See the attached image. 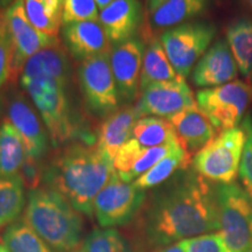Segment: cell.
<instances>
[{
	"label": "cell",
	"instance_id": "27",
	"mask_svg": "<svg viewBox=\"0 0 252 252\" xmlns=\"http://www.w3.org/2000/svg\"><path fill=\"white\" fill-rule=\"evenodd\" d=\"M24 181L20 175L0 176V229L15 222L25 208Z\"/></svg>",
	"mask_w": 252,
	"mask_h": 252
},
{
	"label": "cell",
	"instance_id": "5",
	"mask_svg": "<svg viewBox=\"0 0 252 252\" xmlns=\"http://www.w3.org/2000/svg\"><path fill=\"white\" fill-rule=\"evenodd\" d=\"M220 235L230 252H252V201L237 184L215 185Z\"/></svg>",
	"mask_w": 252,
	"mask_h": 252
},
{
	"label": "cell",
	"instance_id": "10",
	"mask_svg": "<svg viewBox=\"0 0 252 252\" xmlns=\"http://www.w3.org/2000/svg\"><path fill=\"white\" fill-rule=\"evenodd\" d=\"M110 53L84 60L78 68V81L88 109L99 116L116 111L119 103Z\"/></svg>",
	"mask_w": 252,
	"mask_h": 252
},
{
	"label": "cell",
	"instance_id": "25",
	"mask_svg": "<svg viewBox=\"0 0 252 252\" xmlns=\"http://www.w3.org/2000/svg\"><path fill=\"white\" fill-rule=\"evenodd\" d=\"M191 157L181 146V144H179L165 158H162L157 165H154L150 171L144 173L137 180H134L133 185L141 190L158 187V186L169 180L175 172L187 169Z\"/></svg>",
	"mask_w": 252,
	"mask_h": 252
},
{
	"label": "cell",
	"instance_id": "17",
	"mask_svg": "<svg viewBox=\"0 0 252 252\" xmlns=\"http://www.w3.org/2000/svg\"><path fill=\"white\" fill-rule=\"evenodd\" d=\"M141 5L139 0H113L100 9L99 24L110 42L121 43L132 39L141 24Z\"/></svg>",
	"mask_w": 252,
	"mask_h": 252
},
{
	"label": "cell",
	"instance_id": "26",
	"mask_svg": "<svg viewBox=\"0 0 252 252\" xmlns=\"http://www.w3.org/2000/svg\"><path fill=\"white\" fill-rule=\"evenodd\" d=\"M209 0H166L152 13V25L157 28L174 27L196 17L207 7Z\"/></svg>",
	"mask_w": 252,
	"mask_h": 252
},
{
	"label": "cell",
	"instance_id": "11",
	"mask_svg": "<svg viewBox=\"0 0 252 252\" xmlns=\"http://www.w3.org/2000/svg\"><path fill=\"white\" fill-rule=\"evenodd\" d=\"M4 18L13 52L9 78L14 80L28 59L60 41L58 37L45 35L31 24L25 9V0H14L4 11Z\"/></svg>",
	"mask_w": 252,
	"mask_h": 252
},
{
	"label": "cell",
	"instance_id": "6",
	"mask_svg": "<svg viewBox=\"0 0 252 252\" xmlns=\"http://www.w3.org/2000/svg\"><path fill=\"white\" fill-rule=\"evenodd\" d=\"M247 134L243 127L220 132L198 151L193 159L194 171L208 181L232 184L239 171Z\"/></svg>",
	"mask_w": 252,
	"mask_h": 252
},
{
	"label": "cell",
	"instance_id": "8",
	"mask_svg": "<svg viewBox=\"0 0 252 252\" xmlns=\"http://www.w3.org/2000/svg\"><path fill=\"white\" fill-rule=\"evenodd\" d=\"M216 35L214 25L204 21L186 23L165 31L160 42L173 68L182 78L189 76Z\"/></svg>",
	"mask_w": 252,
	"mask_h": 252
},
{
	"label": "cell",
	"instance_id": "21",
	"mask_svg": "<svg viewBox=\"0 0 252 252\" xmlns=\"http://www.w3.org/2000/svg\"><path fill=\"white\" fill-rule=\"evenodd\" d=\"M180 78L182 77L173 68L160 40H151L145 50L143 60L139 82L140 89L144 90L145 88L154 83L176 81Z\"/></svg>",
	"mask_w": 252,
	"mask_h": 252
},
{
	"label": "cell",
	"instance_id": "38",
	"mask_svg": "<svg viewBox=\"0 0 252 252\" xmlns=\"http://www.w3.org/2000/svg\"><path fill=\"white\" fill-rule=\"evenodd\" d=\"M94 1H96V4H97V6H98L99 9H103V8H105L108 5L111 4L113 0H94Z\"/></svg>",
	"mask_w": 252,
	"mask_h": 252
},
{
	"label": "cell",
	"instance_id": "44",
	"mask_svg": "<svg viewBox=\"0 0 252 252\" xmlns=\"http://www.w3.org/2000/svg\"><path fill=\"white\" fill-rule=\"evenodd\" d=\"M2 14H4V12H2V9H0V17H1Z\"/></svg>",
	"mask_w": 252,
	"mask_h": 252
},
{
	"label": "cell",
	"instance_id": "23",
	"mask_svg": "<svg viewBox=\"0 0 252 252\" xmlns=\"http://www.w3.org/2000/svg\"><path fill=\"white\" fill-rule=\"evenodd\" d=\"M26 157V149L20 134L6 119L0 125V176L18 175Z\"/></svg>",
	"mask_w": 252,
	"mask_h": 252
},
{
	"label": "cell",
	"instance_id": "45",
	"mask_svg": "<svg viewBox=\"0 0 252 252\" xmlns=\"http://www.w3.org/2000/svg\"><path fill=\"white\" fill-rule=\"evenodd\" d=\"M250 80H251V84H252V75L250 76Z\"/></svg>",
	"mask_w": 252,
	"mask_h": 252
},
{
	"label": "cell",
	"instance_id": "29",
	"mask_svg": "<svg viewBox=\"0 0 252 252\" xmlns=\"http://www.w3.org/2000/svg\"><path fill=\"white\" fill-rule=\"evenodd\" d=\"M2 243L9 252H55L23 219L6 228Z\"/></svg>",
	"mask_w": 252,
	"mask_h": 252
},
{
	"label": "cell",
	"instance_id": "19",
	"mask_svg": "<svg viewBox=\"0 0 252 252\" xmlns=\"http://www.w3.org/2000/svg\"><path fill=\"white\" fill-rule=\"evenodd\" d=\"M70 71L68 56L59 42L40 50L27 60L21 70L20 83L33 78L45 77L59 82L67 88L70 81Z\"/></svg>",
	"mask_w": 252,
	"mask_h": 252
},
{
	"label": "cell",
	"instance_id": "37",
	"mask_svg": "<svg viewBox=\"0 0 252 252\" xmlns=\"http://www.w3.org/2000/svg\"><path fill=\"white\" fill-rule=\"evenodd\" d=\"M165 1L166 0H149V9L151 14L154 13V12H156Z\"/></svg>",
	"mask_w": 252,
	"mask_h": 252
},
{
	"label": "cell",
	"instance_id": "22",
	"mask_svg": "<svg viewBox=\"0 0 252 252\" xmlns=\"http://www.w3.org/2000/svg\"><path fill=\"white\" fill-rule=\"evenodd\" d=\"M226 42L238 70L244 77L252 75V19L239 18L226 27Z\"/></svg>",
	"mask_w": 252,
	"mask_h": 252
},
{
	"label": "cell",
	"instance_id": "12",
	"mask_svg": "<svg viewBox=\"0 0 252 252\" xmlns=\"http://www.w3.org/2000/svg\"><path fill=\"white\" fill-rule=\"evenodd\" d=\"M196 105V99L185 78L151 84L141 90L134 109L139 118L153 116L168 119L175 113Z\"/></svg>",
	"mask_w": 252,
	"mask_h": 252
},
{
	"label": "cell",
	"instance_id": "24",
	"mask_svg": "<svg viewBox=\"0 0 252 252\" xmlns=\"http://www.w3.org/2000/svg\"><path fill=\"white\" fill-rule=\"evenodd\" d=\"M64 0H25L31 24L45 35L58 37L63 24Z\"/></svg>",
	"mask_w": 252,
	"mask_h": 252
},
{
	"label": "cell",
	"instance_id": "9",
	"mask_svg": "<svg viewBox=\"0 0 252 252\" xmlns=\"http://www.w3.org/2000/svg\"><path fill=\"white\" fill-rule=\"evenodd\" d=\"M145 201V190L124 182L115 173L94 198V214L103 228L125 225L133 220Z\"/></svg>",
	"mask_w": 252,
	"mask_h": 252
},
{
	"label": "cell",
	"instance_id": "36",
	"mask_svg": "<svg viewBox=\"0 0 252 252\" xmlns=\"http://www.w3.org/2000/svg\"><path fill=\"white\" fill-rule=\"evenodd\" d=\"M154 252H186V251H185L184 247H182L181 242H179V243L161 248V249H159V250H156Z\"/></svg>",
	"mask_w": 252,
	"mask_h": 252
},
{
	"label": "cell",
	"instance_id": "39",
	"mask_svg": "<svg viewBox=\"0 0 252 252\" xmlns=\"http://www.w3.org/2000/svg\"><path fill=\"white\" fill-rule=\"evenodd\" d=\"M14 0H0V9H2L4 7H6V6H8L13 2Z\"/></svg>",
	"mask_w": 252,
	"mask_h": 252
},
{
	"label": "cell",
	"instance_id": "41",
	"mask_svg": "<svg viewBox=\"0 0 252 252\" xmlns=\"http://www.w3.org/2000/svg\"><path fill=\"white\" fill-rule=\"evenodd\" d=\"M0 252H9L7 249L5 248V245H1L0 244Z\"/></svg>",
	"mask_w": 252,
	"mask_h": 252
},
{
	"label": "cell",
	"instance_id": "20",
	"mask_svg": "<svg viewBox=\"0 0 252 252\" xmlns=\"http://www.w3.org/2000/svg\"><path fill=\"white\" fill-rule=\"evenodd\" d=\"M139 119L134 106L116 110L99 127L97 145L104 156L113 162L123 145L132 138L133 126Z\"/></svg>",
	"mask_w": 252,
	"mask_h": 252
},
{
	"label": "cell",
	"instance_id": "34",
	"mask_svg": "<svg viewBox=\"0 0 252 252\" xmlns=\"http://www.w3.org/2000/svg\"><path fill=\"white\" fill-rule=\"evenodd\" d=\"M12 55L13 52H12L11 37L2 14L0 17V87L11 77Z\"/></svg>",
	"mask_w": 252,
	"mask_h": 252
},
{
	"label": "cell",
	"instance_id": "43",
	"mask_svg": "<svg viewBox=\"0 0 252 252\" xmlns=\"http://www.w3.org/2000/svg\"><path fill=\"white\" fill-rule=\"evenodd\" d=\"M245 1H247V2H248V5H249V6H250V8L252 9V0H245Z\"/></svg>",
	"mask_w": 252,
	"mask_h": 252
},
{
	"label": "cell",
	"instance_id": "18",
	"mask_svg": "<svg viewBox=\"0 0 252 252\" xmlns=\"http://www.w3.org/2000/svg\"><path fill=\"white\" fill-rule=\"evenodd\" d=\"M62 34L68 50L77 60L111 52L110 40L98 21L64 24Z\"/></svg>",
	"mask_w": 252,
	"mask_h": 252
},
{
	"label": "cell",
	"instance_id": "1",
	"mask_svg": "<svg viewBox=\"0 0 252 252\" xmlns=\"http://www.w3.org/2000/svg\"><path fill=\"white\" fill-rule=\"evenodd\" d=\"M133 220V238L143 250L219 231L215 186L195 171L181 169L158 186Z\"/></svg>",
	"mask_w": 252,
	"mask_h": 252
},
{
	"label": "cell",
	"instance_id": "2",
	"mask_svg": "<svg viewBox=\"0 0 252 252\" xmlns=\"http://www.w3.org/2000/svg\"><path fill=\"white\" fill-rule=\"evenodd\" d=\"M115 173L113 162L96 145L77 143L52 157L43 169V181L78 213L91 216L94 198Z\"/></svg>",
	"mask_w": 252,
	"mask_h": 252
},
{
	"label": "cell",
	"instance_id": "35",
	"mask_svg": "<svg viewBox=\"0 0 252 252\" xmlns=\"http://www.w3.org/2000/svg\"><path fill=\"white\" fill-rule=\"evenodd\" d=\"M41 160L33 159V158L26 157L23 167H21L19 175L23 179L24 185L31 190L37 189L41 182L43 181V169L45 167L41 165Z\"/></svg>",
	"mask_w": 252,
	"mask_h": 252
},
{
	"label": "cell",
	"instance_id": "31",
	"mask_svg": "<svg viewBox=\"0 0 252 252\" xmlns=\"http://www.w3.org/2000/svg\"><path fill=\"white\" fill-rule=\"evenodd\" d=\"M98 6L94 0H64L63 25L80 21H98Z\"/></svg>",
	"mask_w": 252,
	"mask_h": 252
},
{
	"label": "cell",
	"instance_id": "32",
	"mask_svg": "<svg viewBox=\"0 0 252 252\" xmlns=\"http://www.w3.org/2000/svg\"><path fill=\"white\" fill-rule=\"evenodd\" d=\"M242 127L247 134L241 163H239V179L248 196L252 201V119L247 117L242 122Z\"/></svg>",
	"mask_w": 252,
	"mask_h": 252
},
{
	"label": "cell",
	"instance_id": "30",
	"mask_svg": "<svg viewBox=\"0 0 252 252\" xmlns=\"http://www.w3.org/2000/svg\"><path fill=\"white\" fill-rule=\"evenodd\" d=\"M87 252H135L131 244L115 229L94 230L84 243Z\"/></svg>",
	"mask_w": 252,
	"mask_h": 252
},
{
	"label": "cell",
	"instance_id": "4",
	"mask_svg": "<svg viewBox=\"0 0 252 252\" xmlns=\"http://www.w3.org/2000/svg\"><path fill=\"white\" fill-rule=\"evenodd\" d=\"M21 87L33 99L48 130L50 141L60 147L75 135V125L67 96V88L50 78L39 77L23 82Z\"/></svg>",
	"mask_w": 252,
	"mask_h": 252
},
{
	"label": "cell",
	"instance_id": "28",
	"mask_svg": "<svg viewBox=\"0 0 252 252\" xmlns=\"http://www.w3.org/2000/svg\"><path fill=\"white\" fill-rule=\"evenodd\" d=\"M132 138L137 140L140 146L146 149L162 146L179 140L168 119L166 121L160 117H141L138 119L133 126Z\"/></svg>",
	"mask_w": 252,
	"mask_h": 252
},
{
	"label": "cell",
	"instance_id": "16",
	"mask_svg": "<svg viewBox=\"0 0 252 252\" xmlns=\"http://www.w3.org/2000/svg\"><path fill=\"white\" fill-rule=\"evenodd\" d=\"M181 146L189 156L196 154L216 138L217 130L213 123L198 109L197 104L168 118Z\"/></svg>",
	"mask_w": 252,
	"mask_h": 252
},
{
	"label": "cell",
	"instance_id": "42",
	"mask_svg": "<svg viewBox=\"0 0 252 252\" xmlns=\"http://www.w3.org/2000/svg\"><path fill=\"white\" fill-rule=\"evenodd\" d=\"M1 111H2V98L1 96H0V115H1Z\"/></svg>",
	"mask_w": 252,
	"mask_h": 252
},
{
	"label": "cell",
	"instance_id": "3",
	"mask_svg": "<svg viewBox=\"0 0 252 252\" xmlns=\"http://www.w3.org/2000/svg\"><path fill=\"white\" fill-rule=\"evenodd\" d=\"M23 220L55 252H74L80 247L82 217L53 189L37 188L30 191Z\"/></svg>",
	"mask_w": 252,
	"mask_h": 252
},
{
	"label": "cell",
	"instance_id": "14",
	"mask_svg": "<svg viewBox=\"0 0 252 252\" xmlns=\"http://www.w3.org/2000/svg\"><path fill=\"white\" fill-rule=\"evenodd\" d=\"M7 116L23 139L27 157L42 159L48 150V138L40 118L23 94L15 93L9 98Z\"/></svg>",
	"mask_w": 252,
	"mask_h": 252
},
{
	"label": "cell",
	"instance_id": "13",
	"mask_svg": "<svg viewBox=\"0 0 252 252\" xmlns=\"http://www.w3.org/2000/svg\"><path fill=\"white\" fill-rule=\"evenodd\" d=\"M144 55L145 43L137 37L116 43L110 53L119 99L126 103H131L138 94Z\"/></svg>",
	"mask_w": 252,
	"mask_h": 252
},
{
	"label": "cell",
	"instance_id": "33",
	"mask_svg": "<svg viewBox=\"0 0 252 252\" xmlns=\"http://www.w3.org/2000/svg\"><path fill=\"white\" fill-rule=\"evenodd\" d=\"M186 252H230L220 234H204L181 241Z\"/></svg>",
	"mask_w": 252,
	"mask_h": 252
},
{
	"label": "cell",
	"instance_id": "15",
	"mask_svg": "<svg viewBox=\"0 0 252 252\" xmlns=\"http://www.w3.org/2000/svg\"><path fill=\"white\" fill-rule=\"evenodd\" d=\"M238 67L225 40H217L198 60L193 70V82L200 88H214L230 83L238 75Z\"/></svg>",
	"mask_w": 252,
	"mask_h": 252
},
{
	"label": "cell",
	"instance_id": "40",
	"mask_svg": "<svg viewBox=\"0 0 252 252\" xmlns=\"http://www.w3.org/2000/svg\"><path fill=\"white\" fill-rule=\"evenodd\" d=\"M74 252H87V250L86 248H84V245H80V247H78Z\"/></svg>",
	"mask_w": 252,
	"mask_h": 252
},
{
	"label": "cell",
	"instance_id": "7",
	"mask_svg": "<svg viewBox=\"0 0 252 252\" xmlns=\"http://www.w3.org/2000/svg\"><path fill=\"white\" fill-rule=\"evenodd\" d=\"M251 102L252 84L238 80L196 94L198 109L220 132L238 127Z\"/></svg>",
	"mask_w": 252,
	"mask_h": 252
}]
</instances>
